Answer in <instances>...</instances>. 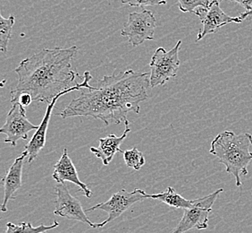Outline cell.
<instances>
[{
  "label": "cell",
  "mask_w": 252,
  "mask_h": 233,
  "mask_svg": "<svg viewBox=\"0 0 252 233\" xmlns=\"http://www.w3.org/2000/svg\"><path fill=\"white\" fill-rule=\"evenodd\" d=\"M151 74L127 70L105 76L97 81L96 87L81 90L60 112L62 118L71 116H91L106 125L126 121L127 114L141 112V103L149 98Z\"/></svg>",
  "instance_id": "cell-1"
},
{
  "label": "cell",
  "mask_w": 252,
  "mask_h": 233,
  "mask_svg": "<svg viewBox=\"0 0 252 233\" xmlns=\"http://www.w3.org/2000/svg\"><path fill=\"white\" fill-rule=\"evenodd\" d=\"M76 46L67 49H44L25 58L15 68L18 83L11 91V103L22 93H28L34 102L49 104L54 98L65 92L77 77L71 61L76 55Z\"/></svg>",
  "instance_id": "cell-2"
},
{
  "label": "cell",
  "mask_w": 252,
  "mask_h": 233,
  "mask_svg": "<svg viewBox=\"0 0 252 233\" xmlns=\"http://www.w3.org/2000/svg\"><path fill=\"white\" fill-rule=\"evenodd\" d=\"M252 135L223 131L214 138L209 153L225 166L229 174L233 175L236 187L242 186L241 176L248 175V166L252 160Z\"/></svg>",
  "instance_id": "cell-3"
},
{
  "label": "cell",
  "mask_w": 252,
  "mask_h": 233,
  "mask_svg": "<svg viewBox=\"0 0 252 233\" xmlns=\"http://www.w3.org/2000/svg\"><path fill=\"white\" fill-rule=\"evenodd\" d=\"M181 45L182 40L179 39L175 47L170 50H165L162 47L157 49L150 63L151 88L162 86L170 79L177 76L181 64L179 59Z\"/></svg>",
  "instance_id": "cell-4"
},
{
  "label": "cell",
  "mask_w": 252,
  "mask_h": 233,
  "mask_svg": "<svg viewBox=\"0 0 252 233\" xmlns=\"http://www.w3.org/2000/svg\"><path fill=\"white\" fill-rule=\"evenodd\" d=\"M223 191V189H219L212 194L194 200L191 207L185 209L183 218L181 219L179 224L173 230L172 233H185L192 229L205 230L208 228L209 214L212 212V206L219 194Z\"/></svg>",
  "instance_id": "cell-5"
},
{
  "label": "cell",
  "mask_w": 252,
  "mask_h": 233,
  "mask_svg": "<svg viewBox=\"0 0 252 233\" xmlns=\"http://www.w3.org/2000/svg\"><path fill=\"white\" fill-rule=\"evenodd\" d=\"M157 21L150 10L133 12L128 15V20L121 31V35L128 39L133 47L139 46L146 40L154 39Z\"/></svg>",
  "instance_id": "cell-6"
},
{
  "label": "cell",
  "mask_w": 252,
  "mask_h": 233,
  "mask_svg": "<svg viewBox=\"0 0 252 233\" xmlns=\"http://www.w3.org/2000/svg\"><path fill=\"white\" fill-rule=\"evenodd\" d=\"M92 79H93L92 75L90 74L89 71H86L84 73V76H83V81L82 83H76L75 85L67 89L65 92L60 93L59 96L54 98L52 102L48 104V108H47V111L45 113V116H44L43 119H42V121L39 126V128L36 130L35 134L32 137V139L30 140L29 143L25 146V150L28 153V157L26 159L28 163H32L39 156L40 151L42 150L46 146L47 133H48V128H49V121H50V117L52 115V112H53L56 102H58L59 98L63 96V94H66L68 92H73V91H81L82 89H84V88L90 89V88L93 87L89 83Z\"/></svg>",
  "instance_id": "cell-7"
},
{
  "label": "cell",
  "mask_w": 252,
  "mask_h": 233,
  "mask_svg": "<svg viewBox=\"0 0 252 233\" xmlns=\"http://www.w3.org/2000/svg\"><path fill=\"white\" fill-rule=\"evenodd\" d=\"M145 199H148L147 193L143 190L135 189L132 192L122 190L112 194L111 197L106 202L99 203L91 208L87 209L86 213L96 210L105 211L107 214V220L102 222L101 224H97V229H102L106 224H109L112 221L120 217L122 214L133 204Z\"/></svg>",
  "instance_id": "cell-8"
},
{
  "label": "cell",
  "mask_w": 252,
  "mask_h": 233,
  "mask_svg": "<svg viewBox=\"0 0 252 233\" xmlns=\"http://www.w3.org/2000/svg\"><path fill=\"white\" fill-rule=\"evenodd\" d=\"M39 126L33 125L26 116L25 107L19 103H14L5 119L0 133L5 135V143L12 146L17 145L20 139H28L29 132L37 130Z\"/></svg>",
  "instance_id": "cell-9"
},
{
  "label": "cell",
  "mask_w": 252,
  "mask_h": 233,
  "mask_svg": "<svg viewBox=\"0 0 252 233\" xmlns=\"http://www.w3.org/2000/svg\"><path fill=\"white\" fill-rule=\"evenodd\" d=\"M193 14L199 17L203 25L202 29L199 31L196 41L203 39L208 34L217 33L224 25L231 23L240 24L243 21L240 16L231 17L226 15L221 9L219 0H212L208 7H199L198 9L195 10Z\"/></svg>",
  "instance_id": "cell-10"
},
{
  "label": "cell",
  "mask_w": 252,
  "mask_h": 233,
  "mask_svg": "<svg viewBox=\"0 0 252 233\" xmlns=\"http://www.w3.org/2000/svg\"><path fill=\"white\" fill-rule=\"evenodd\" d=\"M55 190L57 199L54 214L88 224L92 228L97 229V224H94L88 218L81 202L70 194L65 183H58Z\"/></svg>",
  "instance_id": "cell-11"
},
{
  "label": "cell",
  "mask_w": 252,
  "mask_h": 233,
  "mask_svg": "<svg viewBox=\"0 0 252 233\" xmlns=\"http://www.w3.org/2000/svg\"><path fill=\"white\" fill-rule=\"evenodd\" d=\"M28 157V153L25 150L18 157H16L14 163L11 165L6 171L5 176L2 180L4 185V200L1 205L2 212H7V204L10 200L15 199L16 192L22 187V176H23V168L25 159Z\"/></svg>",
  "instance_id": "cell-12"
},
{
  "label": "cell",
  "mask_w": 252,
  "mask_h": 233,
  "mask_svg": "<svg viewBox=\"0 0 252 233\" xmlns=\"http://www.w3.org/2000/svg\"><path fill=\"white\" fill-rule=\"evenodd\" d=\"M53 180L58 183H65L66 181L76 185L80 190L83 192V194L91 198L93 196V191L88 188L87 185L82 182L79 176L77 170L73 164V161L68 155L67 149H63V155L60 157L59 161L54 166V172L52 174Z\"/></svg>",
  "instance_id": "cell-13"
},
{
  "label": "cell",
  "mask_w": 252,
  "mask_h": 233,
  "mask_svg": "<svg viewBox=\"0 0 252 233\" xmlns=\"http://www.w3.org/2000/svg\"><path fill=\"white\" fill-rule=\"evenodd\" d=\"M126 130L120 136L116 135H109L105 138H99V146L98 147H91L90 150L101 160L103 165L107 166L111 162L113 158L116 155L117 153L124 154L120 146L124 140L126 139L128 133H130V122L128 119L125 121Z\"/></svg>",
  "instance_id": "cell-14"
},
{
  "label": "cell",
  "mask_w": 252,
  "mask_h": 233,
  "mask_svg": "<svg viewBox=\"0 0 252 233\" xmlns=\"http://www.w3.org/2000/svg\"><path fill=\"white\" fill-rule=\"evenodd\" d=\"M147 198L158 200L160 202L167 204L170 207L175 209H187L192 206L194 200H188L176 192V190L168 187L165 191L158 194H147Z\"/></svg>",
  "instance_id": "cell-15"
},
{
  "label": "cell",
  "mask_w": 252,
  "mask_h": 233,
  "mask_svg": "<svg viewBox=\"0 0 252 233\" xmlns=\"http://www.w3.org/2000/svg\"><path fill=\"white\" fill-rule=\"evenodd\" d=\"M59 226V222L56 220L54 221L53 224H51V225L41 224L38 227H33L32 224L31 223H27V222H24L20 224L7 223L5 233H45L49 230H53Z\"/></svg>",
  "instance_id": "cell-16"
},
{
  "label": "cell",
  "mask_w": 252,
  "mask_h": 233,
  "mask_svg": "<svg viewBox=\"0 0 252 233\" xmlns=\"http://www.w3.org/2000/svg\"><path fill=\"white\" fill-rule=\"evenodd\" d=\"M15 17L13 15L5 18L0 15V49L5 53L7 51V46L12 37V30L15 25Z\"/></svg>",
  "instance_id": "cell-17"
},
{
  "label": "cell",
  "mask_w": 252,
  "mask_h": 233,
  "mask_svg": "<svg viewBox=\"0 0 252 233\" xmlns=\"http://www.w3.org/2000/svg\"><path fill=\"white\" fill-rule=\"evenodd\" d=\"M124 160L126 166L133 170H140L145 165V158L141 151L136 147L130 150L124 151Z\"/></svg>",
  "instance_id": "cell-18"
},
{
  "label": "cell",
  "mask_w": 252,
  "mask_h": 233,
  "mask_svg": "<svg viewBox=\"0 0 252 233\" xmlns=\"http://www.w3.org/2000/svg\"><path fill=\"white\" fill-rule=\"evenodd\" d=\"M209 0H178L179 9L183 13H192L199 7H208Z\"/></svg>",
  "instance_id": "cell-19"
},
{
  "label": "cell",
  "mask_w": 252,
  "mask_h": 233,
  "mask_svg": "<svg viewBox=\"0 0 252 233\" xmlns=\"http://www.w3.org/2000/svg\"><path fill=\"white\" fill-rule=\"evenodd\" d=\"M122 4L136 7H144L148 5H161L166 4V0H121Z\"/></svg>",
  "instance_id": "cell-20"
},
{
  "label": "cell",
  "mask_w": 252,
  "mask_h": 233,
  "mask_svg": "<svg viewBox=\"0 0 252 233\" xmlns=\"http://www.w3.org/2000/svg\"><path fill=\"white\" fill-rule=\"evenodd\" d=\"M232 2H236L242 5L247 11L252 10V0H231Z\"/></svg>",
  "instance_id": "cell-21"
},
{
  "label": "cell",
  "mask_w": 252,
  "mask_h": 233,
  "mask_svg": "<svg viewBox=\"0 0 252 233\" xmlns=\"http://www.w3.org/2000/svg\"><path fill=\"white\" fill-rule=\"evenodd\" d=\"M250 15H252V10L247 11V12H245V13H242V14L240 15V17H241L242 19L244 20L246 19L248 16H250Z\"/></svg>",
  "instance_id": "cell-22"
}]
</instances>
